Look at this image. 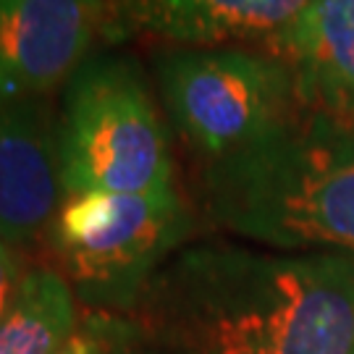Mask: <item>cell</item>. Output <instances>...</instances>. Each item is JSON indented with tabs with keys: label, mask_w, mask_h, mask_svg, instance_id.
Wrapping results in <instances>:
<instances>
[{
	"label": "cell",
	"mask_w": 354,
	"mask_h": 354,
	"mask_svg": "<svg viewBox=\"0 0 354 354\" xmlns=\"http://www.w3.org/2000/svg\"><path fill=\"white\" fill-rule=\"evenodd\" d=\"M71 330L74 302L66 281L53 270H32L0 323V354H55Z\"/></svg>",
	"instance_id": "10"
},
{
	"label": "cell",
	"mask_w": 354,
	"mask_h": 354,
	"mask_svg": "<svg viewBox=\"0 0 354 354\" xmlns=\"http://www.w3.org/2000/svg\"><path fill=\"white\" fill-rule=\"evenodd\" d=\"M268 53L289 64L304 111L354 124V0H313Z\"/></svg>",
	"instance_id": "9"
},
{
	"label": "cell",
	"mask_w": 354,
	"mask_h": 354,
	"mask_svg": "<svg viewBox=\"0 0 354 354\" xmlns=\"http://www.w3.org/2000/svg\"><path fill=\"white\" fill-rule=\"evenodd\" d=\"M55 354H92V346L87 344L84 336H71Z\"/></svg>",
	"instance_id": "12"
},
{
	"label": "cell",
	"mask_w": 354,
	"mask_h": 354,
	"mask_svg": "<svg viewBox=\"0 0 354 354\" xmlns=\"http://www.w3.org/2000/svg\"><path fill=\"white\" fill-rule=\"evenodd\" d=\"M64 194L171 189V155L142 74L118 58H92L66 89L58 124Z\"/></svg>",
	"instance_id": "3"
},
{
	"label": "cell",
	"mask_w": 354,
	"mask_h": 354,
	"mask_svg": "<svg viewBox=\"0 0 354 354\" xmlns=\"http://www.w3.org/2000/svg\"><path fill=\"white\" fill-rule=\"evenodd\" d=\"M313 0H108L111 21L176 48L268 50Z\"/></svg>",
	"instance_id": "8"
},
{
	"label": "cell",
	"mask_w": 354,
	"mask_h": 354,
	"mask_svg": "<svg viewBox=\"0 0 354 354\" xmlns=\"http://www.w3.org/2000/svg\"><path fill=\"white\" fill-rule=\"evenodd\" d=\"M124 354H354V254L189 250L145 291Z\"/></svg>",
	"instance_id": "1"
},
{
	"label": "cell",
	"mask_w": 354,
	"mask_h": 354,
	"mask_svg": "<svg viewBox=\"0 0 354 354\" xmlns=\"http://www.w3.org/2000/svg\"><path fill=\"white\" fill-rule=\"evenodd\" d=\"M58 124L37 97H0V241L48 234L61 207Z\"/></svg>",
	"instance_id": "7"
},
{
	"label": "cell",
	"mask_w": 354,
	"mask_h": 354,
	"mask_svg": "<svg viewBox=\"0 0 354 354\" xmlns=\"http://www.w3.org/2000/svg\"><path fill=\"white\" fill-rule=\"evenodd\" d=\"M108 21V0H0V97L26 100L71 82Z\"/></svg>",
	"instance_id": "6"
},
{
	"label": "cell",
	"mask_w": 354,
	"mask_h": 354,
	"mask_svg": "<svg viewBox=\"0 0 354 354\" xmlns=\"http://www.w3.org/2000/svg\"><path fill=\"white\" fill-rule=\"evenodd\" d=\"M163 100L207 160L266 140L302 113L289 64L260 48H176L158 61Z\"/></svg>",
	"instance_id": "4"
},
{
	"label": "cell",
	"mask_w": 354,
	"mask_h": 354,
	"mask_svg": "<svg viewBox=\"0 0 354 354\" xmlns=\"http://www.w3.org/2000/svg\"><path fill=\"white\" fill-rule=\"evenodd\" d=\"M187 228L189 218L174 187L140 194L79 192L66 194L48 236L84 294L131 302Z\"/></svg>",
	"instance_id": "5"
},
{
	"label": "cell",
	"mask_w": 354,
	"mask_h": 354,
	"mask_svg": "<svg viewBox=\"0 0 354 354\" xmlns=\"http://www.w3.org/2000/svg\"><path fill=\"white\" fill-rule=\"evenodd\" d=\"M203 184L213 218L239 236L354 254V124L302 111L266 140L207 160Z\"/></svg>",
	"instance_id": "2"
},
{
	"label": "cell",
	"mask_w": 354,
	"mask_h": 354,
	"mask_svg": "<svg viewBox=\"0 0 354 354\" xmlns=\"http://www.w3.org/2000/svg\"><path fill=\"white\" fill-rule=\"evenodd\" d=\"M21 273H19V266L13 260V254L8 252V244L0 241V323L3 317L8 315L13 299L19 294V286H21Z\"/></svg>",
	"instance_id": "11"
}]
</instances>
